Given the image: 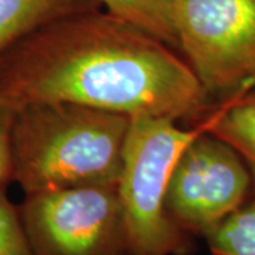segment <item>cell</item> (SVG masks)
Returning <instances> with one entry per match:
<instances>
[{
	"label": "cell",
	"instance_id": "cell-13",
	"mask_svg": "<svg viewBox=\"0 0 255 255\" xmlns=\"http://www.w3.org/2000/svg\"><path fill=\"white\" fill-rule=\"evenodd\" d=\"M251 90H253V91H255V82H254V84H253V87H251Z\"/></svg>",
	"mask_w": 255,
	"mask_h": 255
},
{
	"label": "cell",
	"instance_id": "cell-6",
	"mask_svg": "<svg viewBox=\"0 0 255 255\" xmlns=\"http://www.w3.org/2000/svg\"><path fill=\"white\" fill-rule=\"evenodd\" d=\"M253 190V176L243 157L201 128L174 163L166 210L186 234L206 238L250 199Z\"/></svg>",
	"mask_w": 255,
	"mask_h": 255
},
{
	"label": "cell",
	"instance_id": "cell-2",
	"mask_svg": "<svg viewBox=\"0 0 255 255\" xmlns=\"http://www.w3.org/2000/svg\"><path fill=\"white\" fill-rule=\"evenodd\" d=\"M130 118L77 104H27L13 128V182L24 194L117 184Z\"/></svg>",
	"mask_w": 255,
	"mask_h": 255
},
{
	"label": "cell",
	"instance_id": "cell-1",
	"mask_svg": "<svg viewBox=\"0 0 255 255\" xmlns=\"http://www.w3.org/2000/svg\"><path fill=\"white\" fill-rule=\"evenodd\" d=\"M0 94L197 127L213 108L182 54L102 7L37 28L0 55Z\"/></svg>",
	"mask_w": 255,
	"mask_h": 255
},
{
	"label": "cell",
	"instance_id": "cell-7",
	"mask_svg": "<svg viewBox=\"0 0 255 255\" xmlns=\"http://www.w3.org/2000/svg\"><path fill=\"white\" fill-rule=\"evenodd\" d=\"M100 7L97 0H0V55L51 21Z\"/></svg>",
	"mask_w": 255,
	"mask_h": 255
},
{
	"label": "cell",
	"instance_id": "cell-5",
	"mask_svg": "<svg viewBox=\"0 0 255 255\" xmlns=\"http://www.w3.org/2000/svg\"><path fill=\"white\" fill-rule=\"evenodd\" d=\"M31 255H129L117 184L24 194Z\"/></svg>",
	"mask_w": 255,
	"mask_h": 255
},
{
	"label": "cell",
	"instance_id": "cell-3",
	"mask_svg": "<svg viewBox=\"0 0 255 255\" xmlns=\"http://www.w3.org/2000/svg\"><path fill=\"white\" fill-rule=\"evenodd\" d=\"M200 129L170 118H130L117 182L129 255L190 253L191 237L169 217L166 193L177 157Z\"/></svg>",
	"mask_w": 255,
	"mask_h": 255
},
{
	"label": "cell",
	"instance_id": "cell-11",
	"mask_svg": "<svg viewBox=\"0 0 255 255\" xmlns=\"http://www.w3.org/2000/svg\"><path fill=\"white\" fill-rule=\"evenodd\" d=\"M0 255H31L18 207L0 187Z\"/></svg>",
	"mask_w": 255,
	"mask_h": 255
},
{
	"label": "cell",
	"instance_id": "cell-9",
	"mask_svg": "<svg viewBox=\"0 0 255 255\" xmlns=\"http://www.w3.org/2000/svg\"><path fill=\"white\" fill-rule=\"evenodd\" d=\"M117 17L150 33L176 48L172 9L173 0H97ZM177 50V48H176Z\"/></svg>",
	"mask_w": 255,
	"mask_h": 255
},
{
	"label": "cell",
	"instance_id": "cell-10",
	"mask_svg": "<svg viewBox=\"0 0 255 255\" xmlns=\"http://www.w3.org/2000/svg\"><path fill=\"white\" fill-rule=\"evenodd\" d=\"M211 255H255V196L206 236Z\"/></svg>",
	"mask_w": 255,
	"mask_h": 255
},
{
	"label": "cell",
	"instance_id": "cell-4",
	"mask_svg": "<svg viewBox=\"0 0 255 255\" xmlns=\"http://www.w3.org/2000/svg\"><path fill=\"white\" fill-rule=\"evenodd\" d=\"M176 48L213 104L255 82V0H173Z\"/></svg>",
	"mask_w": 255,
	"mask_h": 255
},
{
	"label": "cell",
	"instance_id": "cell-12",
	"mask_svg": "<svg viewBox=\"0 0 255 255\" xmlns=\"http://www.w3.org/2000/svg\"><path fill=\"white\" fill-rule=\"evenodd\" d=\"M18 107L0 94V187L13 182V128Z\"/></svg>",
	"mask_w": 255,
	"mask_h": 255
},
{
	"label": "cell",
	"instance_id": "cell-8",
	"mask_svg": "<svg viewBox=\"0 0 255 255\" xmlns=\"http://www.w3.org/2000/svg\"><path fill=\"white\" fill-rule=\"evenodd\" d=\"M200 125L243 157L253 176L255 193V91L248 90L214 104Z\"/></svg>",
	"mask_w": 255,
	"mask_h": 255
}]
</instances>
